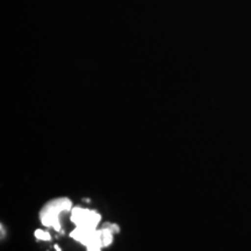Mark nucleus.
<instances>
[{"label":"nucleus","instance_id":"obj_4","mask_svg":"<svg viewBox=\"0 0 251 251\" xmlns=\"http://www.w3.org/2000/svg\"><path fill=\"white\" fill-rule=\"evenodd\" d=\"M35 237L42 241H49L50 238H51L48 231L42 230V229H37V230H35Z\"/></svg>","mask_w":251,"mask_h":251},{"label":"nucleus","instance_id":"obj_1","mask_svg":"<svg viewBox=\"0 0 251 251\" xmlns=\"http://www.w3.org/2000/svg\"><path fill=\"white\" fill-rule=\"evenodd\" d=\"M74 208L72 201L69 198H56L50 200L42 207L40 212L41 224L48 228L55 229L56 231L61 230V216L63 213L71 212Z\"/></svg>","mask_w":251,"mask_h":251},{"label":"nucleus","instance_id":"obj_5","mask_svg":"<svg viewBox=\"0 0 251 251\" xmlns=\"http://www.w3.org/2000/svg\"><path fill=\"white\" fill-rule=\"evenodd\" d=\"M102 227H106L108 229H111V230L113 231V233H119L120 231V228H119L118 225H114V224H103Z\"/></svg>","mask_w":251,"mask_h":251},{"label":"nucleus","instance_id":"obj_3","mask_svg":"<svg viewBox=\"0 0 251 251\" xmlns=\"http://www.w3.org/2000/svg\"><path fill=\"white\" fill-rule=\"evenodd\" d=\"M113 235H114V233H113L111 229L106 227H101V229H100V237H101L103 248L111 246L113 242Z\"/></svg>","mask_w":251,"mask_h":251},{"label":"nucleus","instance_id":"obj_2","mask_svg":"<svg viewBox=\"0 0 251 251\" xmlns=\"http://www.w3.org/2000/svg\"><path fill=\"white\" fill-rule=\"evenodd\" d=\"M70 219L72 224L76 225V227L98 228V225L101 221V215L93 209L76 206L72 208Z\"/></svg>","mask_w":251,"mask_h":251}]
</instances>
